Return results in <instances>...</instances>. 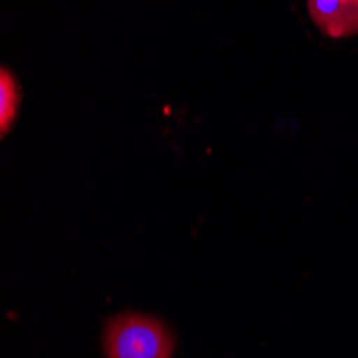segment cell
Masks as SVG:
<instances>
[{"label": "cell", "instance_id": "cell-1", "mask_svg": "<svg viewBox=\"0 0 358 358\" xmlns=\"http://www.w3.org/2000/svg\"><path fill=\"white\" fill-rule=\"evenodd\" d=\"M106 358H172L174 335L166 322L140 311L112 315L103 324Z\"/></svg>", "mask_w": 358, "mask_h": 358}, {"label": "cell", "instance_id": "cell-2", "mask_svg": "<svg viewBox=\"0 0 358 358\" xmlns=\"http://www.w3.org/2000/svg\"><path fill=\"white\" fill-rule=\"evenodd\" d=\"M307 11L331 39L358 35V0H307Z\"/></svg>", "mask_w": 358, "mask_h": 358}, {"label": "cell", "instance_id": "cell-3", "mask_svg": "<svg viewBox=\"0 0 358 358\" xmlns=\"http://www.w3.org/2000/svg\"><path fill=\"white\" fill-rule=\"evenodd\" d=\"M20 103H22V88L15 76L7 67H3L0 69V136L3 138L11 131L17 120Z\"/></svg>", "mask_w": 358, "mask_h": 358}]
</instances>
